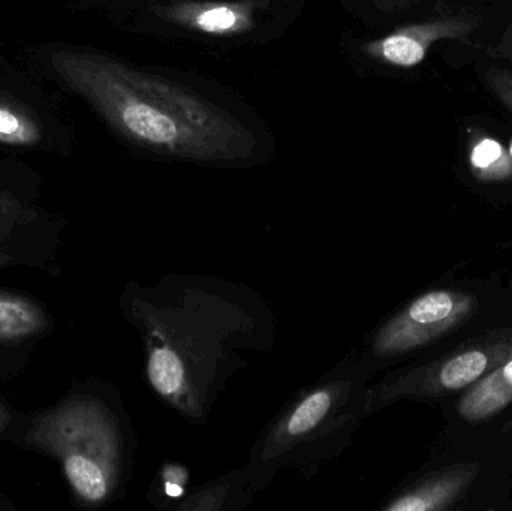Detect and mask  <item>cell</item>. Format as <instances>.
I'll list each match as a JSON object with an SVG mask.
<instances>
[{"label": "cell", "instance_id": "9a60e30c", "mask_svg": "<svg viewBox=\"0 0 512 511\" xmlns=\"http://www.w3.org/2000/svg\"><path fill=\"white\" fill-rule=\"evenodd\" d=\"M158 480L161 482V488H155V498L161 500L158 507L171 509L173 501H179L180 503L188 495L186 494V488H188L189 474L183 465H162Z\"/></svg>", "mask_w": 512, "mask_h": 511}, {"label": "cell", "instance_id": "5bb4252c", "mask_svg": "<svg viewBox=\"0 0 512 511\" xmlns=\"http://www.w3.org/2000/svg\"><path fill=\"white\" fill-rule=\"evenodd\" d=\"M477 72L484 87L512 116V65L481 56Z\"/></svg>", "mask_w": 512, "mask_h": 511}, {"label": "cell", "instance_id": "6da1fadb", "mask_svg": "<svg viewBox=\"0 0 512 511\" xmlns=\"http://www.w3.org/2000/svg\"><path fill=\"white\" fill-rule=\"evenodd\" d=\"M129 318L146 351V377L162 404L192 425L209 422L234 374L274 345V318L239 282L165 275L131 294Z\"/></svg>", "mask_w": 512, "mask_h": 511}, {"label": "cell", "instance_id": "3957f363", "mask_svg": "<svg viewBox=\"0 0 512 511\" xmlns=\"http://www.w3.org/2000/svg\"><path fill=\"white\" fill-rule=\"evenodd\" d=\"M369 416V378L340 363L300 390L265 426L245 468L259 489L267 488L279 470L313 476L351 446Z\"/></svg>", "mask_w": 512, "mask_h": 511}, {"label": "cell", "instance_id": "7a4b0ae2", "mask_svg": "<svg viewBox=\"0 0 512 511\" xmlns=\"http://www.w3.org/2000/svg\"><path fill=\"white\" fill-rule=\"evenodd\" d=\"M51 66L114 131L141 149L209 165H243L255 158L252 132L183 84L86 51H56Z\"/></svg>", "mask_w": 512, "mask_h": 511}, {"label": "cell", "instance_id": "5b68a950", "mask_svg": "<svg viewBox=\"0 0 512 511\" xmlns=\"http://www.w3.org/2000/svg\"><path fill=\"white\" fill-rule=\"evenodd\" d=\"M477 300L459 290H433L400 309L382 323L342 365L355 374L372 377L390 360L429 347L469 320Z\"/></svg>", "mask_w": 512, "mask_h": 511}, {"label": "cell", "instance_id": "30bf717a", "mask_svg": "<svg viewBox=\"0 0 512 511\" xmlns=\"http://www.w3.org/2000/svg\"><path fill=\"white\" fill-rule=\"evenodd\" d=\"M511 402L512 354L466 389L457 411L466 422L481 423L498 416Z\"/></svg>", "mask_w": 512, "mask_h": 511}, {"label": "cell", "instance_id": "8fae6325", "mask_svg": "<svg viewBox=\"0 0 512 511\" xmlns=\"http://www.w3.org/2000/svg\"><path fill=\"white\" fill-rule=\"evenodd\" d=\"M259 486L246 468L234 471L197 491L186 495L174 510L177 511H221L242 510L251 503Z\"/></svg>", "mask_w": 512, "mask_h": 511}, {"label": "cell", "instance_id": "52a82bcc", "mask_svg": "<svg viewBox=\"0 0 512 511\" xmlns=\"http://www.w3.org/2000/svg\"><path fill=\"white\" fill-rule=\"evenodd\" d=\"M487 17L471 2H448L435 14L399 27L369 45V53L387 65L409 69L424 62L430 48L442 41H469L483 32Z\"/></svg>", "mask_w": 512, "mask_h": 511}, {"label": "cell", "instance_id": "9c48e42d", "mask_svg": "<svg viewBox=\"0 0 512 511\" xmlns=\"http://www.w3.org/2000/svg\"><path fill=\"white\" fill-rule=\"evenodd\" d=\"M168 23L209 36H240L255 27L254 5L239 2L177 3L156 9Z\"/></svg>", "mask_w": 512, "mask_h": 511}, {"label": "cell", "instance_id": "2e32d148", "mask_svg": "<svg viewBox=\"0 0 512 511\" xmlns=\"http://www.w3.org/2000/svg\"><path fill=\"white\" fill-rule=\"evenodd\" d=\"M504 432H512V420L510 422L505 423L504 428H502Z\"/></svg>", "mask_w": 512, "mask_h": 511}, {"label": "cell", "instance_id": "ba28073f", "mask_svg": "<svg viewBox=\"0 0 512 511\" xmlns=\"http://www.w3.org/2000/svg\"><path fill=\"white\" fill-rule=\"evenodd\" d=\"M477 462L450 465L424 474L406 488L400 489L387 504L385 511H442L453 507L480 476Z\"/></svg>", "mask_w": 512, "mask_h": 511}, {"label": "cell", "instance_id": "7c38bea8", "mask_svg": "<svg viewBox=\"0 0 512 511\" xmlns=\"http://www.w3.org/2000/svg\"><path fill=\"white\" fill-rule=\"evenodd\" d=\"M42 326V317L35 306L20 297L0 294V339L26 338Z\"/></svg>", "mask_w": 512, "mask_h": 511}, {"label": "cell", "instance_id": "8992f818", "mask_svg": "<svg viewBox=\"0 0 512 511\" xmlns=\"http://www.w3.org/2000/svg\"><path fill=\"white\" fill-rule=\"evenodd\" d=\"M512 354V330H496L468 342L451 354L411 366L369 384L370 411L400 399H432L466 390Z\"/></svg>", "mask_w": 512, "mask_h": 511}, {"label": "cell", "instance_id": "277c9868", "mask_svg": "<svg viewBox=\"0 0 512 511\" xmlns=\"http://www.w3.org/2000/svg\"><path fill=\"white\" fill-rule=\"evenodd\" d=\"M36 443L57 452L69 485L86 503H104L122 482L123 429L99 402L66 405L38 426Z\"/></svg>", "mask_w": 512, "mask_h": 511}, {"label": "cell", "instance_id": "4fadbf2b", "mask_svg": "<svg viewBox=\"0 0 512 511\" xmlns=\"http://www.w3.org/2000/svg\"><path fill=\"white\" fill-rule=\"evenodd\" d=\"M39 140L41 129L26 111L0 102V143L30 146Z\"/></svg>", "mask_w": 512, "mask_h": 511}]
</instances>
